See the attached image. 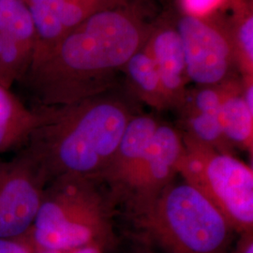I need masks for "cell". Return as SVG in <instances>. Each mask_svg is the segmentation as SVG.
Listing matches in <instances>:
<instances>
[{
  "label": "cell",
  "instance_id": "cell-7",
  "mask_svg": "<svg viewBox=\"0 0 253 253\" xmlns=\"http://www.w3.org/2000/svg\"><path fill=\"white\" fill-rule=\"evenodd\" d=\"M46 185L36 163L24 149L9 161H0V238L30 232Z\"/></svg>",
  "mask_w": 253,
  "mask_h": 253
},
{
  "label": "cell",
  "instance_id": "cell-15",
  "mask_svg": "<svg viewBox=\"0 0 253 253\" xmlns=\"http://www.w3.org/2000/svg\"><path fill=\"white\" fill-rule=\"evenodd\" d=\"M26 48L12 38L0 33V85L9 89L27 72Z\"/></svg>",
  "mask_w": 253,
  "mask_h": 253
},
{
  "label": "cell",
  "instance_id": "cell-22",
  "mask_svg": "<svg viewBox=\"0 0 253 253\" xmlns=\"http://www.w3.org/2000/svg\"><path fill=\"white\" fill-rule=\"evenodd\" d=\"M227 253H253V231L239 234L235 248Z\"/></svg>",
  "mask_w": 253,
  "mask_h": 253
},
{
  "label": "cell",
  "instance_id": "cell-4",
  "mask_svg": "<svg viewBox=\"0 0 253 253\" xmlns=\"http://www.w3.org/2000/svg\"><path fill=\"white\" fill-rule=\"evenodd\" d=\"M100 182L76 176L58 177L46 185L29 232L36 249L68 250L116 244L114 204Z\"/></svg>",
  "mask_w": 253,
  "mask_h": 253
},
{
  "label": "cell",
  "instance_id": "cell-20",
  "mask_svg": "<svg viewBox=\"0 0 253 253\" xmlns=\"http://www.w3.org/2000/svg\"><path fill=\"white\" fill-rule=\"evenodd\" d=\"M240 41L248 57L253 59V19L251 17L245 22L240 29Z\"/></svg>",
  "mask_w": 253,
  "mask_h": 253
},
{
  "label": "cell",
  "instance_id": "cell-12",
  "mask_svg": "<svg viewBox=\"0 0 253 253\" xmlns=\"http://www.w3.org/2000/svg\"><path fill=\"white\" fill-rule=\"evenodd\" d=\"M219 118L223 135L230 145L253 155V113L248 108L244 98L237 95L227 96L222 102Z\"/></svg>",
  "mask_w": 253,
  "mask_h": 253
},
{
  "label": "cell",
  "instance_id": "cell-10",
  "mask_svg": "<svg viewBox=\"0 0 253 253\" xmlns=\"http://www.w3.org/2000/svg\"><path fill=\"white\" fill-rule=\"evenodd\" d=\"M41 118L42 114L30 112L0 85V154L25 145Z\"/></svg>",
  "mask_w": 253,
  "mask_h": 253
},
{
  "label": "cell",
  "instance_id": "cell-2",
  "mask_svg": "<svg viewBox=\"0 0 253 253\" xmlns=\"http://www.w3.org/2000/svg\"><path fill=\"white\" fill-rule=\"evenodd\" d=\"M138 42V32L127 19L117 12H100L65 39L58 67L27 72L22 79L47 104L69 105L95 89V75L127 62Z\"/></svg>",
  "mask_w": 253,
  "mask_h": 253
},
{
  "label": "cell",
  "instance_id": "cell-9",
  "mask_svg": "<svg viewBox=\"0 0 253 253\" xmlns=\"http://www.w3.org/2000/svg\"><path fill=\"white\" fill-rule=\"evenodd\" d=\"M158 126L154 118L145 116L134 117L126 125L113 158L98 179L107 186L109 197L114 206L142 160Z\"/></svg>",
  "mask_w": 253,
  "mask_h": 253
},
{
  "label": "cell",
  "instance_id": "cell-14",
  "mask_svg": "<svg viewBox=\"0 0 253 253\" xmlns=\"http://www.w3.org/2000/svg\"><path fill=\"white\" fill-rule=\"evenodd\" d=\"M35 31L44 40H53L63 30L61 15L66 0H25Z\"/></svg>",
  "mask_w": 253,
  "mask_h": 253
},
{
  "label": "cell",
  "instance_id": "cell-21",
  "mask_svg": "<svg viewBox=\"0 0 253 253\" xmlns=\"http://www.w3.org/2000/svg\"><path fill=\"white\" fill-rule=\"evenodd\" d=\"M108 249L100 244H90L68 250H42L36 249V253H105Z\"/></svg>",
  "mask_w": 253,
  "mask_h": 253
},
{
  "label": "cell",
  "instance_id": "cell-5",
  "mask_svg": "<svg viewBox=\"0 0 253 253\" xmlns=\"http://www.w3.org/2000/svg\"><path fill=\"white\" fill-rule=\"evenodd\" d=\"M183 152L177 171L224 216L239 235L253 230V167L180 132Z\"/></svg>",
  "mask_w": 253,
  "mask_h": 253
},
{
  "label": "cell",
  "instance_id": "cell-19",
  "mask_svg": "<svg viewBox=\"0 0 253 253\" xmlns=\"http://www.w3.org/2000/svg\"><path fill=\"white\" fill-rule=\"evenodd\" d=\"M83 19V10L81 8L73 2L66 1L64 5L61 23L63 27H72L79 24Z\"/></svg>",
  "mask_w": 253,
  "mask_h": 253
},
{
  "label": "cell",
  "instance_id": "cell-16",
  "mask_svg": "<svg viewBox=\"0 0 253 253\" xmlns=\"http://www.w3.org/2000/svg\"><path fill=\"white\" fill-rule=\"evenodd\" d=\"M127 64V71L136 86L150 96L152 100H157L156 96L166 93L163 88L156 63L144 54H133Z\"/></svg>",
  "mask_w": 253,
  "mask_h": 253
},
{
  "label": "cell",
  "instance_id": "cell-23",
  "mask_svg": "<svg viewBox=\"0 0 253 253\" xmlns=\"http://www.w3.org/2000/svg\"><path fill=\"white\" fill-rule=\"evenodd\" d=\"M218 0H185L186 5L193 12H204L211 9Z\"/></svg>",
  "mask_w": 253,
  "mask_h": 253
},
{
  "label": "cell",
  "instance_id": "cell-13",
  "mask_svg": "<svg viewBox=\"0 0 253 253\" xmlns=\"http://www.w3.org/2000/svg\"><path fill=\"white\" fill-rule=\"evenodd\" d=\"M35 32L25 0H0V33L27 48Z\"/></svg>",
  "mask_w": 253,
  "mask_h": 253
},
{
  "label": "cell",
  "instance_id": "cell-3",
  "mask_svg": "<svg viewBox=\"0 0 253 253\" xmlns=\"http://www.w3.org/2000/svg\"><path fill=\"white\" fill-rule=\"evenodd\" d=\"M133 238L163 253H227L237 234L186 182L170 184L145 212L130 217Z\"/></svg>",
  "mask_w": 253,
  "mask_h": 253
},
{
  "label": "cell",
  "instance_id": "cell-17",
  "mask_svg": "<svg viewBox=\"0 0 253 253\" xmlns=\"http://www.w3.org/2000/svg\"><path fill=\"white\" fill-rule=\"evenodd\" d=\"M226 97L214 89L200 91L194 98V112L220 115L221 105Z\"/></svg>",
  "mask_w": 253,
  "mask_h": 253
},
{
  "label": "cell",
  "instance_id": "cell-25",
  "mask_svg": "<svg viewBox=\"0 0 253 253\" xmlns=\"http://www.w3.org/2000/svg\"><path fill=\"white\" fill-rule=\"evenodd\" d=\"M243 98H244L245 102H246L248 108L250 109V111L253 113V87L252 84L247 87Z\"/></svg>",
  "mask_w": 253,
  "mask_h": 253
},
{
  "label": "cell",
  "instance_id": "cell-8",
  "mask_svg": "<svg viewBox=\"0 0 253 253\" xmlns=\"http://www.w3.org/2000/svg\"><path fill=\"white\" fill-rule=\"evenodd\" d=\"M185 70L191 80L201 84H215L227 72L229 48L217 31L195 17L188 16L179 24Z\"/></svg>",
  "mask_w": 253,
  "mask_h": 253
},
{
  "label": "cell",
  "instance_id": "cell-18",
  "mask_svg": "<svg viewBox=\"0 0 253 253\" xmlns=\"http://www.w3.org/2000/svg\"><path fill=\"white\" fill-rule=\"evenodd\" d=\"M0 253H36L30 234L10 238H0Z\"/></svg>",
  "mask_w": 253,
  "mask_h": 253
},
{
  "label": "cell",
  "instance_id": "cell-6",
  "mask_svg": "<svg viewBox=\"0 0 253 253\" xmlns=\"http://www.w3.org/2000/svg\"><path fill=\"white\" fill-rule=\"evenodd\" d=\"M182 152L180 131L172 126L159 125L115 205L119 204L126 208L129 218L145 212L178 174L177 167Z\"/></svg>",
  "mask_w": 253,
  "mask_h": 253
},
{
  "label": "cell",
  "instance_id": "cell-1",
  "mask_svg": "<svg viewBox=\"0 0 253 253\" xmlns=\"http://www.w3.org/2000/svg\"><path fill=\"white\" fill-rule=\"evenodd\" d=\"M66 106L42 114L24 150L46 184L63 176L98 181L134 117L111 100L77 101Z\"/></svg>",
  "mask_w": 253,
  "mask_h": 253
},
{
  "label": "cell",
  "instance_id": "cell-24",
  "mask_svg": "<svg viewBox=\"0 0 253 253\" xmlns=\"http://www.w3.org/2000/svg\"><path fill=\"white\" fill-rule=\"evenodd\" d=\"M132 244L129 249L126 251V253H156L153 248L145 244L144 242L133 238Z\"/></svg>",
  "mask_w": 253,
  "mask_h": 253
},
{
  "label": "cell",
  "instance_id": "cell-11",
  "mask_svg": "<svg viewBox=\"0 0 253 253\" xmlns=\"http://www.w3.org/2000/svg\"><path fill=\"white\" fill-rule=\"evenodd\" d=\"M155 55L157 69L168 94H175L180 90L185 70V54L178 33L165 31L157 37L155 41Z\"/></svg>",
  "mask_w": 253,
  "mask_h": 253
}]
</instances>
